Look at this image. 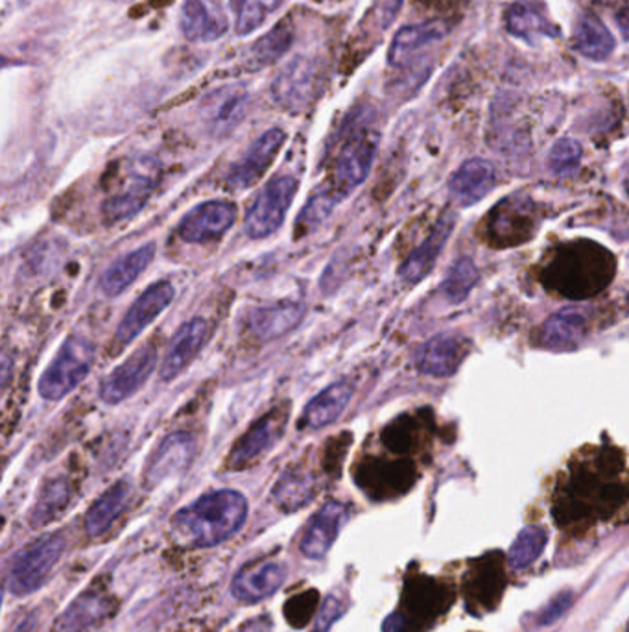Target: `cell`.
<instances>
[{"label": "cell", "mask_w": 629, "mask_h": 632, "mask_svg": "<svg viewBox=\"0 0 629 632\" xmlns=\"http://www.w3.org/2000/svg\"><path fill=\"white\" fill-rule=\"evenodd\" d=\"M248 518V499L237 490H216L187 505L172 518L176 542L186 547H214L233 539Z\"/></svg>", "instance_id": "cell-1"}, {"label": "cell", "mask_w": 629, "mask_h": 632, "mask_svg": "<svg viewBox=\"0 0 629 632\" xmlns=\"http://www.w3.org/2000/svg\"><path fill=\"white\" fill-rule=\"evenodd\" d=\"M615 270V262L602 246L585 241L571 244L555 256L547 278L561 295L583 298L606 287Z\"/></svg>", "instance_id": "cell-2"}, {"label": "cell", "mask_w": 629, "mask_h": 632, "mask_svg": "<svg viewBox=\"0 0 629 632\" xmlns=\"http://www.w3.org/2000/svg\"><path fill=\"white\" fill-rule=\"evenodd\" d=\"M65 547L67 542L64 534L59 533L43 534L24 545L21 552L13 555L8 569V592L18 598L37 592L64 557Z\"/></svg>", "instance_id": "cell-3"}, {"label": "cell", "mask_w": 629, "mask_h": 632, "mask_svg": "<svg viewBox=\"0 0 629 632\" xmlns=\"http://www.w3.org/2000/svg\"><path fill=\"white\" fill-rule=\"evenodd\" d=\"M93 363V344L86 336H69L41 377V396L50 401L64 400L86 379Z\"/></svg>", "instance_id": "cell-4"}, {"label": "cell", "mask_w": 629, "mask_h": 632, "mask_svg": "<svg viewBox=\"0 0 629 632\" xmlns=\"http://www.w3.org/2000/svg\"><path fill=\"white\" fill-rule=\"evenodd\" d=\"M324 88V64L316 58L297 56L273 80L272 95L284 110L303 111L319 99Z\"/></svg>", "instance_id": "cell-5"}, {"label": "cell", "mask_w": 629, "mask_h": 632, "mask_svg": "<svg viewBox=\"0 0 629 632\" xmlns=\"http://www.w3.org/2000/svg\"><path fill=\"white\" fill-rule=\"evenodd\" d=\"M297 180L294 176H276L266 184L265 189L257 195L249 208L244 228L251 239L270 237L283 226L284 217L292 206Z\"/></svg>", "instance_id": "cell-6"}, {"label": "cell", "mask_w": 629, "mask_h": 632, "mask_svg": "<svg viewBox=\"0 0 629 632\" xmlns=\"http://www.w3.org/2000/svg\"><path fill=\"white\" fill-rule=\"evenodd\" d=\"M377 148H379V134L375 130H358L346 141L333 173L330 189L335 191L336 197L344 200L357 187L364 184L370 175L371 165L375 162Z\"/></svg>", "instance_id": "cell-7"}, {"label": "cell", "mask_w": 629, "mask_h": 632, "mask_svg": "<svg viewBox=\"0 0 629 632\" xmlns=\"http://www.w3.org/2000/svg\"><path fill=\"white\" fill-rule=\"evenodd\" d=\"M289 406H279L265 417L259 418L240 436V441L233 446L232 455H229V468L243 470L246 466L257 463L266 452H270L281 441L287 424H289Z\"/></svg>", "instance_id": "cell-8"}, {"label": "cell", "mask_w": 629, "mask_h": 632, "mask_svg": "<svg viewBox=\"0 0 629 632\" xmlns=\"http://www.w3.org/2000/svg\"><path fill=\"white\" fill-rule=\"evenodd\" d=\"M173 295L176 292L170 281H157L150 289L145 290L132 308L127 309V313L116 328L113 348L122 352L130 346L172 303Z\"/></svg>", "instance_id": "cell-9"}, {"label": "cell", "mask_w": 629, "mask_h": 632, "mask_svg": "<svg viewBox=\"0 0 629 632\" xmlns=\"http://www.w3.org/2000/svg\"><path fill=\"white\" fill-rule=\"evenodd\" d=\"M156 346L148 344V346L133 352L121 366H116L115 370L105 377L104 384L100 387V398L110 406H116V403L127 400L148 381V377L151 376V372L156 370Z\"/></svg>", "instance_id": "cell-10"}, {"label": "cell", "mask_w": 629, "mask_h": 632, "mask_svg": "<svg viewBox=\"0 0 629 632\" xmlns=\"http://www.w3.org/2000/svg\"><path fill=\"white\" fill-rule=\"evenodd\" d=\"M284 140L287 134L281 129L268 130L259 140H255L254 145L249 146L246 154L229 170L226 178L227 187L233 191H244L255 186L278 157Z\"/></svg>", "instance_id": "cell-11"}, {"label": "cell", "mask_w": 629, "mask_h": 632, "mask_svg": "<svg viewBox=\"0 0 629 632\" xmlns=\"http://www.w3.org/2000/svg\"><path fill=\"white\" fill-rule=\"evenodd\" d=\"M237 219V208L232 202L211 200L200 203L179 222V237L187 243H209L229 232Z\"/></svg>", "instance_id": "cell-12"}, {"label": "cell", "mask_w": 629, "mask_h": 632, "mask_svg": "<svg viewBox=\"0 0 629 632\" xmlns=\"http://www.w3.org/2000/svg\"><path fill=\"white\" fill-rule=\"evenodd\" d=\"M116 599L105 588L91 586L59 616L53 632H86L115 614Z\"/></svg>", "instance_id": "cell-13"}, {"label": "cell", "mask_w": 629, "mask_h": 632, "mask_svg": "<svg viewBox=\"0 0 629 632\" xmlns=\"http://www.w3.org/2000/svg\"><path fill=\"white\" fill-rule=\"evenodd\" d=\"M349 511L340 501H327L306 525L301 536L300 550L306 558L319 561L335 545L341 528L346 525Z\"/></svg>", "instance_id": "cell-14"}, {"label": "cell", "mask_w": 629, "mask_h": 632, "mask_svg": "<svg viewBox=\"0 0 629 632\" xmlns=\"http://www.w3.org/2000/svg\"><path fill=\"white\" fill-rule=\"evenodd\" d=\"M287 580V568L276 561H257L244 566L232 583L233 598L240 603H259L278 592Z\"/></svg>", "instance_id": "cell-15"}, {"label": "cell", "mask_w": 629, "mask_h": 632, "mask_svg": "<svg viewBox=\"0 0 629 632\" xmlns=\"http://www.w3.org/2000/svg\"><path fill=\"white\" fill-rule=\"evenodd\" d=\"M194 452H196V442L189 433L168 435L146 465V487L156 488L168 477L183 474L191 465Z\"/></svg>", "instance_id": "cell-16"}, {"label": "cell", "mask_w": 629, "mask_h": 632, "mask_svg": "<svg viewBox=\"0 0 629 632\" xmlns=\"http://www.w3.org/2000/svg\"><path fill=\"white\" fill-rule=\"evenodd\" d=\"M504 23L509 34L523 40L528 45H536L537 41L558 40L561 30L558 24L549 18V12L543 2L537 0H517L506 10Z\"/></svg>", "instance_id": "cell-17"}, {"label": "cell", "mask_w": 629, "mask_h": 632, "mask_svg": "<svg viewBox=\"0 0 629 632\" xmlns=\"http://www.w3.org/2000/svg\"><path fill=\"white\" fill-rule=\"evenodd\" d=\"M207 336L209 324L205 319L196 317V319H191L181 325L176 331L172 343L168 346L167 355H165V361H162V379L172 381L181 372L186 370L187 366L191 365L192 361L196 359L198 354L202 352Z\"/></svg>", "instance_id": "cell-18"}, {"label": "cell", "mask_w": 629, "mask_h": 632, "mask_svg": "<svg viewBox=\"0 0 629 632\" xmlns=\"http://www.w3.org/2000/svg\"><path fill=\"white\" fill-rule=\"evenodd\" d=\"M468 355V341L460 335L441 333L423 344L417 352L416 365L427 376H452Z\"/></svg>", "instance_id": "cell-19"}, {"label": "cell", "mask_w": 629, "mask_h": 632, "mask_svg": "<svg viewBox=\"0 0 629 632\" xmlns=\"http://www.w3.org/2000/svg\"><path fill=\"white\" fill-rule=\"evenodd\" d=\"M454 224H457L454 213H443V215L439 217V221L436 222L430 235L412 252L408 259L403 263L401 270H398V276H401L404 284L414 285L427 278L434 265L438 262L439 254H441L447 239L451 237Z\"/></svg>", "instance_id": "cell-20"}, {"label": "cell", "mask_w": 629, "mask_h": 632, "mask_svg": "<svg viewBox=\"0 0 629 632\" xmlns=\"http://www.w3.org/2000/svg\"><path fill=\"white\" fill-rule=\"evenodd\" d=\"M533 230V208L528 198H506L493 209V237L497 239L498 246L520 244L531 237Z\"/></svg>", "instance_id": "cell-21"}, {"label": "cell", "mask_w": 629, "mask_h": 632, "mask_svg": "<svg viewBox=\"0 0 629 632\" xmlns=\"http://www.w3.org/2000/svg\"><path fill=\"white\" fill-rule=\"evenodd\" d=\"M449 32H451L449 23L439 21V19L404 26L393 37L392 47L387 53V64L393 65V67H403L414 58V54L419 53L430 43L443 40Z\"/></svg>", "instance_id": "cell-22"}, {"label": "cell", "mask_w": 629, "mask_h": 632, "mask_svg": "<svg viewBox=\"0 0 629 632\" xmlns=\"http://www.w3.org/2000/svg\"><path fill=\"white\" fill-rule=\"evenodd\" d=\"M303 317H305L303 303L283 302L268 306V308L254 309L246 322L257 339L268 343L297 328Z\"/></svg>", "instance_id": "cell-23"}, {"label": "cell", "mask_w": 629, "mask_h": 632, "mask_svg": "<svg viewBox=\"0 0 629 632\" xmlns=\"http://www.w3.org/2000/svg\"><path fill=\"white\" fill-rule=\"evenodd\" d=\"M497 170L485 159L473 157L458 168L449 181L452 197L462 206H473L495 187Z\"/></svg>", "instance_id": "cell-24"}, {"label": "cell", "mask_w": 629, "mask_h": 632, "mask_svg": "<svg viewBox=\"0 0 629 632\" xmlns=\"http://www.w3.org/2000/svg\"><path fill=\"white\" fill-rule=\"evenodd\" d=\"M181 32L192 43H211L226 34L224 13L203 0H186L181 8Z\"/></svg>", "instance_id": "cell-25"}, {"label": "cell", "mask_w": 629, "mask_h": 632, "mask_svg": "<svg viewBox=\"0 0 629 632\" xmlns=\"http://www.w3.org/2000/svg\"><path fill=\"white\" fill-rule=\"evenodd\" d=\"M248 108V95L243 89H220L203 106V115L216 135H224L243 121Z\"/></svg>", "instance_id": "cell-26"}, {"label": "cell", "mask_w": 629, "mask_h": 632, "mask_svg": "<svg viewBox=\"0 0 629 632\" xmlns=\"http://www.w3.org/2000/svg\"><path fill=\"white\" fill-rule=\"evenodd\" d=\"M154 256H156V244H145L116 259L100 279L104 295L111 298L122 295L133 281L139 279L141 274L145 273Z\"/></svg>", "instance_id": "cell-27"}, {"label": "cell", "mask_w": 629, "mask_h": 632, "mask_svg": "<svg viewBox=\"0 0 629 632\" xmlns=\"http://www.w3.org/2000/svg\"><path fill=\"white\" fill-rule=\"evenodd\" d=\"M351 398V384L338 381V384L330 385L305 407L303 424L311 430H322L325 425L333 424L344 414Z\"/></svg>", "instance_id": "cell-28"}, {"label": "cell", "mask_w": 629, "mask_h": 632, "mask_svg": "<svg viewBox=\"0 0 629 632\" xmlns=\"http://www.w3.org/2000/svg\"><path fill=\"white\" fill-rule=\"evenodd\" d=\"M574 48L585 58L604 62L615 51V37L595 13H583L574 29Z\"/></svg>", "instance_id": "cell-29"}, {"label": "cell", "mask_w": 629, "mask_h": 632, "mask_svg": "<svg viewBox=\"0 0 629 632\" xmlns=\"http://www.w3.org/2000/svg\"><path fill=\"white\" fill-rule=\"evenodd\" d=\"M130 492H132L130 483L119 481L113 487L108 488L94 501L86 517V531L89 536L97 539V536H102L110 531L119 514L124 511L127 499H130Z\"/></svg>", "instance_id": "cell-30"}, {"label": "cell", "mask_w": 629, "mask_h": 632, "mask_svg": "<svg viewBox=\"0 0 629 632\" xmlns=\"http://www.w3.org/2000/svg\"><path fill=\"white\" fill-rule=\"evenodd\" d=\"M585 328H587L585 314L574 309H563L544 322L539 339L547 348H574L582 341Z\"/></svg>", "instance_id": "cell-31"}, {"label": "cell", "mask_w": 629, "mask_h": 632, "mask_svg": "<svg viewBox=\"0 0 629 632\" xmlns=\"http://www.w3.org/2000/svg\"><path fill=\"white\" fill-rule=\"evenodd\" d=\"M273 501L284 512L303 509L316 496V479L303 468H290L273 487Z\"/></svg>", "instance_id": "cell-32"}, {"label": "cell", "mask_w": 629, "mask_h": 632, "mask_svg": "<svg viewBox=\"0 0 629 632\" xmlns=\"http://www.w3.org/2000/svg\"><path fill=\"white\" fill-rule=\"evenodd\" d=\"M295 30L289 19L276 24L265 37L255 43L248 54V67L251 70L265 69L276 64L289 53L294 43Z\"/></svg>", "instance_id": "cell-33"}, {"label": "cell", "mask_w": 629, "mask_h": 632, "mask_svg": "<svg viewBox=\"0 0 629 632\" xmlns=\"http://www.w3.org/2000/svg\"><path fill=\"white\" fill-rule=\"evenodd\" d=\"M72 499V488L67 479L56 477L45 483L35 501L34 509L30 512V523L32 528H45L48 523L56 522L69 507Z\"/></svg>", "instance_id": "cell-34"}, {"label": "cell", "mask_w": 629, "mask_h": 632, "mask_svg": "<svg viewBox=\"0 0 629 632\" xmlns=\"http://www.w3.org/2000/svg\"><path fill=\"white\" fill-rule=\"evenodd\" d=\"M151 186H154V180H151L150 173L133 175L126 189L115 195V197H111L104 203V213L108 217V221L122 222L135 215L137 211L143 209L146 200L150 197Z\"/></svg>", "instance_id": "cell-35"}, {"label": "cell", "mask_w": 629, "mask_h": 632, "mask_svg": "<svg viewBox=\"0 0 629 632\" xmlns=\"http://www.w3.org/2000/svg\"><path fill=\"white\" fill-rule=\"evenodd\" d=\"M547 542H549V534L543 528L528 525L523 529L509 547V566L514 569L528 568L543 555Z\"/></svg>", "instance_id": "cell-36"}, {"label": "cell", "mask_w": 629, "mask_h": 632, "mask_svg": "<svg viewBox=\"0 0 629 632\" xmlns=\"http://www.w3.org/2000/svg\"><path fill=\"white\" fill-rule=\"evenodd\" d=\"M235 13V30L238 35H249L265 23L270 13L281 8L284 0H229Z\"/></svg>", "instance_id": "cell-37"}, {"label": "cell", "mask_w": 629, "mask_h": 632, "mask_svg": "<svg viewBox=\"0 0 629 632\" xmlns=\"http://www.w3.org/2000/svg\"><path fill=\"white\" fill-rule=\"evenodd\" d=\"M479 268L474 267V263L469 257H462L447 274V278L441 284V292L449 302L462 303L471 295L474 285L479 284Z\"/></svg>", "instance_id": "cell-38"}, {"label": "cell", "mask_w": 629, "mask_h": 632, "mask_svg": "<svg viewBox=\"0 0 629 632\" xmlns=\"http://www.w3.org/2000/svg\"><path fill=\"white\" fill-rule=\"evenodd\" d=\"M338 202H340V198L336 197L330 187L316 192L301 211L300 221H297V235H305L314 228H318L333 213V209Z\"/></svg>", "instance_id": "cell-39"}, {"label": "cell", "mask_w": 629, "mask_h": 632, "mask_svg": "<svg viewBox=\"0 0 629 632\" xmlns=\"http://www.w3.org/2000/svg\"><path fill=\"white\" fill-rule=\"evenodd\" d=\"M580 162H582V146L571 137H561L550 148L549 168L554 175H569Z\"/></svg>", "instance_id": "cell-40"}, {"label": "cell", "mask_w": 629, "mask_h": 632, "mask_svg": "<svg viewBox=\"0 0 629 632\" xmlns=\"http://www.w3.org/2000/svg\"><path fill=\"white\" fill-rule=\"evenodd\" d=\"M318 599L319 596L316 590H306V592L290 598L284 605V616H287L290 625L297 627V629L305 627L318 609Z\"/></svg>", "instance_id": "cell-41"}, {"label": "cell", "mask_w": 629, "mask_h": 632, "mask_svg": "<svg viewBox=\"0 0 629 632\" xmlns=\"http://www.w3.org/2000/svg\"><path fill=\"white\" fill-rule=\"evenodd\" d=\"M341 614H344V609H341L340 599L335 598V596H329V598L325 599V603L322 605V609H319L318 616H316L312 632H329L333 623H335Z\"/></svg>", "instance_id": "cell-42"}, {"label": "cell", "mask_w": 629, "mask_h": 632, "mask_svg": "<svg viewBox=\"0 0 629 632\" xmlns=\"http://www.w3.org/2000/svg\"><path fill=\"white\" fill-rule=\"evenodd\" d=\"M572 603V596L569 592H563L558 598L552 599L547 607H544L539 614L536 616V623L539 627L550 625L555 620H560L561 616L565 614Z\"/></svg>", "instance_id": "cell-43"}, {"label": "cell", "mask_w": 629, "mask_h": 632, "mask_svg": "<svg viewBox=\"0 0 629 632\" xmlns=\"http://www.w3.org/2000/svg\"><path fill=\"white\" fill-rule=\"evenodd\" d=\"M615 21L622 32L624 40H629V0H618L615 7Z\"/></svg>", "instance_id": "cell-44"}, {"label": "cell", "mask_w": 629, "mask_h": 632, "mask_svg": "<svg viewBox=\"0 0 629 632\" xmlns=\"http://www.w3.org/2000/svg\"><path fill=\"white\" fill-rule=\"evenodd\" d=\"M35 629H37V618L29 616L13 632H35Z\"/></svg>", "instance_id": "cell-45"}, {"label": "cell", "mask_w": 629, "mask_h": 632, "mask_svg": "<svg viewBox=\"0 0 629 632\" xmlns=\"http://www.w3.org/2000/svg\"><path fill=\"white\" fill-rule=\"evenodd\" d=\"M622 632H629V621L628 623H626V627H624V631Z\"/></svg>", "instance_id": "cell-46"}]
</instances>
